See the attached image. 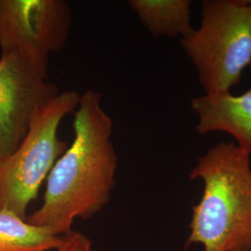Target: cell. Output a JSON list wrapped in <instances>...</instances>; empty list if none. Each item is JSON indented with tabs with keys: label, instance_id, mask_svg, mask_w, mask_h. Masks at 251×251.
Masks as SVG:
<instances>
[{
	"label": "cell",
	"instance_id": "4",
	"mask_svg": "<svg viewBox=\"0 0 251 251\" xmlns=\"http://www.w3.org/2000/svg\"><path fill=\"white\" fill-rule=\"evenodd\" d=\"M80 100L75 90L60 92L36 112L25 137L15 152L0 161V209L26 219L27 208L37 198L56 161L68 148L58 129Z\"/></svg>",
	"mask_w": 251,
	"mask_h": 251
},
{
	"label": "cell",
	"instance_id": "10",
	"mask_svg": "<svg viewBox=\"0 0 251 251\" xmlns=\"http://www.w3.org/2000/svg\"><path fill=\"white\" fill-rule=\"evenodd\" d=\"M55 251H95L90 238L80 232H72L65 237L63 246Z\"/></svg>",
	"mask_w": 251,
	"mask_h": 251
},
{
	"label": "cell",
	"instance_id": "5",
	"mask_svg": "<svg viewBox=\"0 0 251 251\" xmlns=\"http://www.w3.org/2000/svg\"><path fill=\"white\" fill-rule=\"evenodd\" d=\"M72 22L63 0H0L1 50L25 55L48 75L49 58L67 43Z\"/></svg>",
	"mask_w": 251,
	"mask_h": 251
},
{
	"label": "cell",
	"instance_id": "8",
	"mask_svg": "<svg viewBox=\"0 0 251 251\" xmlns=\"http://www.w3.org/2000/svg\"><path fill=\"white\" fill-rule=\"evenodd\" d=\"M127 5L154 37L183 38L194 30L190 0H129Z\"/></svg>",
	"mask_w": 251,
	"mask_h": 251
},
{
	"label": "cell",
	"instance_id": "9",
	"mask_svg": "<svg viewBox=\"0 0 251 251\" xmlns=\"http://www.w3.org/2000/svg\"><path fill=\"white\" fill-rule=\"evenodd\" d=\"M65 237L31 225L9 210L0 209V251H57Z\"/></svg>",
	"mask_w": 251,
	"mask_h": 251
},
{
	"label": "cell",
	"instance_id": "6",
	"mask_svg": "<svg viewBox=\"0 0 251 251\" xmlns=\"http://www.w3.org/2000/svg\"><path fill=\"white\" fill-rule=\"evenodd\" d=\"M48 75L24 54L0 57V161L15 152L36 112L60 92Z\"/></svg>",
	"mask_w": 251,
	"mask_h": 251
},
{
	"label": "cell",
	"instance_id": "3",
	"mask_svg": "<svg viewBox=\"0 0 251 251\" xmlns=\"http://www.w3.org/2000/svg\"><path fill=\"white\" fill-rule=\"evenodd\" d=\"M201 15L179 44L205 94L231 92L251 65V0H203Z\"/></svg>",
	"mask_w": 251,
	"mask_h": 251
},
{
	"label": "cell",
	"instance_id": "1",
	"mask_svg": "<svg viewBox=\"0 0 251 251\" xmlns=\"http://www.w3.org/2000/svg\"><path fill=\"white\" fill-rule=\"evenodd\" d=\"M72 144L47 178L41 206L26 221L58 236L72 233L76 219L87 220L110 202L116 186L117 155L112 142L113 121L101 96L87 90L74 112Z\"/></svg>",
	"mask_w": 251,
	"mask_h": 251
},
{
	"label": "cell",
	"instance_id": "7",
	"mask_svg": "<svg viewBox=\"0 0 251 251\" xmlns=\"http://www.w3.org/2000/svg\"><path fill=\"white\" fill-rule=\"evenodd\" d=\"M191 108L198 117V134L226 132L251 155V88L240 95L204 94L191 100Z\"/></svg>",
	"mask_w": 251,
	"mask_h": 251
},
{
	"label": "cell",
	"instance_id": "2",
	"mask_svg": "<svg viewBox=\"0 0 251 251\" xmlns=\"http://www.w3.org/2000/svg\"><path fill=\"white\" fill-rule=\"evenodd\" d=\"M189 179H201L186 245L204 251H251V154L233 143H219L198 158Z\"/></svg>",
	"mask_w": 251,
	"mask_h": 251
}]
</instances>
